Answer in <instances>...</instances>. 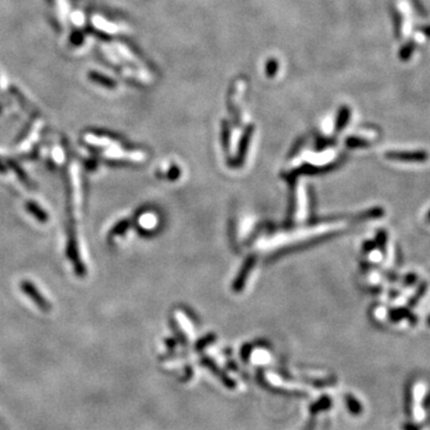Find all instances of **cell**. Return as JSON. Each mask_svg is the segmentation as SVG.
Masks as SVG:
<instances>
[{
    "instance_id": "cell-1",
    "label": "cell",
    "mask_w": 430,
    "mask_h": 430,
    "mask_svg": "<svg viewBox=\"0 0 430 430\" xmlns=\"http://www.w3.org/2000/svg\"><path fill=\"white\" fill-rule=\"evenodd\" d=\"M387 159L405 161V163H426L429 160L430 154L423 149L417 151H390L386 153Z\"/></svg>"
},
{
    "instance_id": "cell-2",
    "label": "cell",
    "mask_w": 430,
    "mask_h": 430,
    "mask_svg": "<svg viewBox=\"0 0 430 430\" xmlns=\"http://www.w3.org/2000/svg\"><path fill=\"white\" fill-rule=\"evenodd\" d=\"M389 317L393 322H398L403 321V319H406V321L409 322L410 324L412 325V326H415V325L418 322L417 316H416L409 307L392 308V310L389 312Z\"/></svg>"
},
{
    "instance_id": "cell-3",
    "label": "cell",
    "mask_w": 430,
    "mask_h": 430,
    "mask_svg": "<svg viewBox=\"0 0 430 430\" xmlns=\"http://www.w3.org/2000/svg\"><path fill=\"white\" fill-rule=\"evenodd\" d=\"M92 24L95 25L97 29H100V30L104 31V33H108V34H115L118 31L117 25H115L114 23H110V22L106 21V19L102 18L101 16H93L92 17Z\"/></svg>"
},
{
    "instance_id": "cell-4",
    "label": "cell",
    "mask_w": 430,
    "mask_h": 430,
    "mask_svg": "<svg viewBox=\"0 0 430 430\" xmlns=\"http://www.w3.org/2000/svg\"><path fill=\"white\" fill-rule=\"evenodd\" d=\"M427 289H428V284H427L426 281H422L420 285H418L417 289H416L414 295H412L411 298L407 300V306H409V308L415 307L416 305L420 302V300L422 299L424 296V294H426Z\"/></svg>"
},
{
    "instance_id": "cell-5",
    "label": "cell",
    "mask_w": 430,
    "mask_h": 430,
    "mask_svg": "<svg viewBox=\"0 0 430 430\" xmlns=\"http://www.w3.org/2000/svg\"><path fill=\"white\" fill-rule=\"evenodd\" d=\"M347 405L349 411L353 415H360L362 412V406L358 403V400L356 398H354L353 395H347Z\"/></svg>"
},
{
    "instance_id": "cell-6",
    "label": "cell",
    "mask_w": 430,
    "mask_h": 430,
    "mask_svg": "<svg viewBox=\"0 0 430 430\" xmlns=\"http://www.w3.org/2000/svg\"><path fill=\"white\" fill-rule=\"evenodd\" d=\"M405 414L407 417H412V391L410 387H407L406 393H405Z\"/></svg>"
},
{
    "instance_id": "cell-7",
    "label": "cell",
    "mask_w": 430,
    "mask_h": 430,
    "mask_svg": "<svg viewBox=\"0 0 430 430\" xmlns=\"http://www.w3.org/2000/svg\"><path fill=\"white\" fill-rule=\"evenodd\" d=\"M386 243H387V233L385 231H379L376 234V244H378L379 249L385 252V249H386Z\"/></svg>"
},
{
    "instance_id": "cell-8",
    "label": "cell",
    "mask_w": 430,
    "mask_h": 430,
    "mask_svg": "<svg viewBox=\"0 0 430 430\" xmlns=\"http://www.w3.org/2000/svg\"><path fill=\"white\" fill-rule=\"evenodd\" d=\"M418 281V275L415 273H409L406 274L405 276H404L403 279V285L405 286V287H412V286L417 284Z\"/></svg>"
},
{
    "instance_id": "cell-9",
    "label": "cell",
    "mask_w": 430,
    "mask_h": 430,
    "mask_svg": "<svg viewBox=\"0 0 430 430\" xmlns=\"http://www.w3.org/2000/svg\"><path fill=\"white\" fill-rule=\"evenodd\" d=\"M329 406H330V399H329V398H322V399L319 400L318 403L316 404V405L312 406V411L313 412L319 411V410L327 409V407H329Z\"/></svg>"
},
{
    "instance_id": "cell-10",
    "label": "cell",
    "mask_w": 430,
    "mask_h": 430,
    "mask_svg": "<svg viewBox=\"0 0 430 430\" xmlns=\"http://www.w3.org/2000/svg\"><path fill=\"white\" fill-rule=\"evenodd\" d=\"M72 22L75 25H78V27L83 25V23H84V15H83V13L79 12V11H77V12L73 13V15H72Z\"/></svg>"
},
{
    "instance_id": "cell-11",
    "label": "cell",
    "mask_w": 430,
    "mask_h": 430,
    "mask_svg": "<svg viewBox=\"0 0 430 430\" xmlns=\"http://www.w3.org/2000/svg\"><path fill=\"white\" fill-rule=\"evenodd\" d=\"M403 429L404 430H421L420 427L416 426V424H414V423H405L403 426Z\"/></svg>"
},
{
    "instance_id": "cell-12",
    "label": "cell",
    "mask_w": 430,
    "mask_h": 430,
    "mask_svg": "<svg viewBox=\"0 0 430 430\" xmlns=\"http://www.w3.org/2000/svg\"><path fill=\"white\" fill-rule=\"evenodd\" d=\"M423 407L426 410H428L429 407H430V393H428V394L426 395V398H424V400H423Z\"/></svg>"
},
{
    "instance_id": "cell-13",
    "label": "cell",
    "mask_w": 430,
    "mask_h": 430,
    "mask_svg": "<svg viewBox=\"0 0 430 430\" xmlns=\"http://www.w3.org/2000/svg\"><path fill=\"white\" fill-rule=\"evenodd\" d=\"M426 220H427V222H428V223H430V209H429V211H428V213H427Z\"/></svg>"
},
{
    "instance_id": "cell-14",
    "label": "cell",
    "mask_w": 430,
    "mask_h": 430,
    "mask_svg": "<svg viewBox=\"0 0 430 430\" xmlns=\"http://www.w3.org/2000/svg\"><path fill=\"white\" fill-rule=\"evenodd\" d=\"M427 324H428V326H430V316L428 317V319H427Z\"/></svg>"
}]
</instances>
